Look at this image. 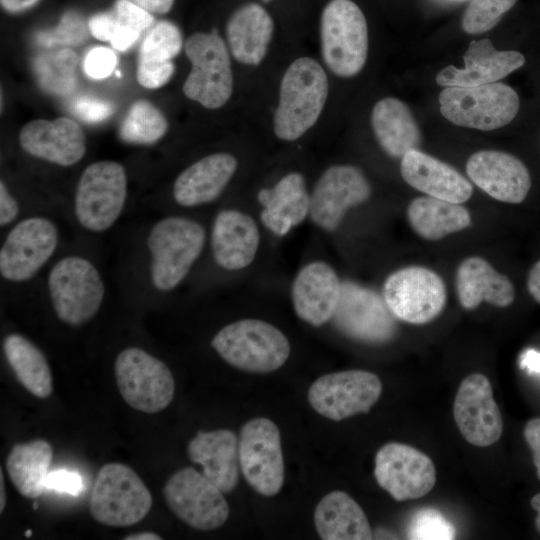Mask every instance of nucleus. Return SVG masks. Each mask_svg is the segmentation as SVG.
<instances>
[{
	"label": "nucleus",
	"mask_w": 540,
	"mask_h": 540,
	"mask_svg": "<svg viewBox=\"0 0 540 540\" xmlns=\"http://www.w3.org/2000/svg\"><path fill=\"white\" fill-rule=\"evenodd\" d=\"M328 95V79L313 58L302 57L290 64L283 75L274 132L282 140L301 137L318 120Z\"/></svg>",
	"instance_id": "nucleus-1"
},
{
	"label": "nucleus",
	"mask_w": 540,
	"mask_h": 540,
	"mask_svg": "<svg viewBox=\"0 0 540 540\" xmlns=\"http://www.w3.org/2000/svg\"><path fill=\"white\" fill-rule=\"evenodd\" d=\"M212 347L231 366L249 373L266 374L279 369L290 355L286 336L258 319H242L223 327Z\"/></svg>",
	"instance_id": "nucleus-2"
},
{
	"label": "nucleus",
	"mask_w": 540,
	"mask_h": 540,
	"mask_svg": "<svg viewBox=\"0 0 540 540\" xmlns=\"http://www.w3.org/2000/svg\"><path fill=\"white\" fill-rule=\"evenodd\" d=\"M204 243L205 231L196 221L178 216L158 221L147 238L153 286L159 291L174 289L200 256Z\"/></svg>",
	"instance_id": "nucleus-3"
},
{
	"label": "nucleus",
	"mask_w": 540,
	"mask_h": 540,
	"mask_svg": "<svg viewBox=\"0 0 540 540\" xmlns=\"http://www.w3.org/2000/svg\"><path fill=\"white\" fill-rule=\"evenodd\" d=\"M322 57L337 76L349 78L364 67L368 54L366 18L351 0H331L320 22Z\"/></svg>",
	"instance_id": "nucleus-4"
},
{
	"label": "nucleus",
	"mask_w": 540,
	"mask_h": 540,
	"mask_svg": "<svg viewBox=\"0 0 540 540\" xmlns=\"http://www.w3.org/2000/svg\"><path fill=\"white\" fill-rule=\"evenodd\" d=\"M440 113L462 127L491 131L509 124L520 100L510 86L494 82L472 87L450 86L439 94Z\"/></svg>",
	"instance_id": "nucleus-5"
},
{
	"label": "nucleus",
	"mask_w": 540,
	"mask_h": 540,
	"mask_svg": "<svg viewBox=\"0 0 540 540\" xmlns=\"http://www.w3.org/2000/svg\"><path fill=\"white\" fill-rule=\"evenodd\" d=\"M152 495L129 466L107 463L97 473L90 496L95 521L111 527L131 526L146 517Z\"/></svg>",
	"instance_id": "nucleus-6"
},
{
	"label": "nucleus",
	"mask_w": 540,
	"mask_h": 540,
	"mask_svg": "<svg viewBox=\"0 0 540 540\" xmlns=\"http://www.w3.org/2000/svg\"><path fill=\"white\" fill-rule=\"evenodd\" d=\"M48 289L58 319L70 326L91 320L105 295L97 268L80 256H67L55 263L48 275Z\"/></svg>",
	"instance_id": "nucleus-7"
},
{
	"label": "nucleus",
	"mask_w": 540,
	"mask_h": 540,
	"mask_svg": "<svg viewBox=\"0 0 540 540\" xmlns=\"http://www.w3.org/2000/svg\"><path fill=\"white\" fill-rule=\"evenodd\" d=\"M191 70L183 84L189 99L208 109L222 107L233 90V75L227 46L215 30L196 32L184 45Z\"/></svg>",
	"instance_id": "nucleus-8"
},
{
	"label": "nucleus",
	"mask_w": 540,
	"mask_h": 540,
	"mask_svg": "<svg viewBox=\"0 0 540 540\" xmlns=\"http://www.w3.org/2000/svg\"><path fill=\"white\" fill-rule=\"evenodd\" d=\"M127 195L124 167L115 161L102 160L86 167L77 184L74 211L85 229L108 230L119 218Z\"/></svg>",
	"instance_id": "nucleus-9"
},
{
	"label": "nucleus",
	"mask_w": 540,
	"mask_h": 540,
	"mask_svg": "<svg viewBox=\"0 0 540 540\" xmlns=\"http://www.w3.org/2000/svg\"><path fill=\"white\" fill-rule=\"evenodd\" d=\"M114 371L122 398L135 410L154 414L165 409L174 397L175 381L168 366L141 348L122 350Z\"/></svg>",
	"instance_id": "nucleus-10"
},
{
	"label": "nucleus",
	"mask_w": 540,
	"mask_h": 540,
	"mask_svg": "<svg viewBox=\"0 0 540 540\" xmlns=\"http://www.w3.org/2000/svg\"><path fill=\"white\" fill-rule=\"evenodd\" d=\"M383 298L393 315L410 324H425L443 311L446 286L435 271L423 266L401 268L386 279Z\"/></svg>",
	"instance_id": "nucleus-11"
},
{
	"label": "nucleus",
	"mask_w": 540,
	"mask_h": 540,
	"mask_svg": "<svg viewBox=\"0 0 540 540\" xmlns=\"http://www.w3.org/2000/svg\"><path fill=\"white\" fill-rule=\"evenodd\" d=\"M240 470L260 495H277L284 483L281 436L276 424L256 417L243 424L239 437Z\"/></svg>",
	"instance_id": "nucleus-12"
},
{
	"label": "nucleus",
	"mask_w": 540,
	"mask_h": 540,
	"mask_svg": "<svg viewBox=\"0 0 540 540\" xmlns=\"http://www.w3.org/2000/svg\"><path fill=\"white\" fill-rule=\"evenodd\" d=\"M163 495L173 514L191 528L213 530L228 519L229 506L223 492L192 467L172 474L163 487Z\"/></svg>",
	"instance_id": "nucleus-13"
},
{
	"label": "nucleus",
	"mask_w": 540,
	"mask_h": 540,
	"mask_svg": "<svg viewBox=\"0 0 540 540\" xmlns=\"http://www.w3.org/2000/svg\"><path fill=\"white\" fill-rule=\"evenodd\" d=\"M331 319L342 334L365 343H387L397 332V318L383 296L352 281L341 283L340 297Z\"/></svg>",
	"instance_id": "nucleus-14"
},
{
	"label": "nucleus",
	"mask_w": 540,
	"mask_h": 540,
	"mask_svg": "<svg viewBox=\"0 0 540 540\" xmlns=\"http://www.w3.org/2000/svg\"><path fill=\"white\" fill-rule=\"evenodd\" d=\"M382 393L379 377L365 370H346L317 378L308 390L312 408L334 421L367 413Z\"/></svg>",
	"instance_id": "nucleus-15"
},
{
	"label": "nucleus",
	"mask_w": 540,
	"mask_h": 540,
	"mask_svg": "<svg viewBox=\"0 0 540 540\" xmlns=\"http://www.w3.org/2000/svg\"><path fill=\"white\" fill-rule=\"evenodd\" d=\"M58 240V229L51 220L34 216L20 221L1 247V276L11 282L31 279L53 255Z\"/></svg>",
	"instance_id": "nucleus-16"
},
{
	"label": "nucleus",
	"mask_w": 540,
	"mask_h": 540,
	"mask_svg": "<svg viewBox=\"0 0 540 540\" xmlns=\"http://www.w3.org/2000/svg\"><path fill=\"white\" fill-rule=\"evenodd\" d=\"M374 476L396 501L420 498L436 483L432 460L418 449L399 442L386 443L378 450Z\"/></svg>",
	"instance_id": "nucleus-17"
},
{
	"label": "nucleus",
	"mask_w": 540,
	"mask_h": 540,
	"mask_svg": "<svg viewBox=\"0 0 540 540\" xmlns=\"http://www.w3.org/2000/svg\"><path fill=\"white\" fill-rule=\"evenodd\" d=\"M371 186L363 172L351 165L328 168L314 186L309 214L312 221L334 231L347 210L369 199Z\"/></svg>",
	"instance_id": "nucleus-18"
},
{
	"label": "nucleus",
	"mask_w": 540,
	"mask_h": 540,
	"mask_svg": "<svg viewBox=\"0 0 540 540\" xmlns=\"http://www.w3.org/2000/svg\"><path fill=\"white\" fill-rule=\"evenodd\" d=\"M453 414L462 436L474 446H490L502 435V415L493 398L490 381L483 374H470L462 380Z\"/></svg>",
	"instance_id": "nucleus-19"
},
{
	"label": "nucleus",
	"mask_w": 540,
	"mask_h": 540,
	"mask_svg": "<svg viewBox=\"0 0 540 540\" xmlns=\"http://www.w3.org/2000/svg\"><path fill=\"white\" fill-rule=\"evenodd\" d=\"M466 173L481 190L505 203L523 202L531 188V176L526 165L503 151L475 152L466 162Z\"/></svg>",
	"instance_id": "nucleus-20"
},
{
	"label": "nucleus",
	"mask_w": 540,
	"mask_h": 540,
	"mask_svg": "<svg viewBox=\"0 0 540 540\" xmlns=\"http://www.w3.org/2000/svg\"><path fill=\"white\" fill-rule=\"evenodd\" d=\"M19 143L28 154L60 166L79 162L86 151L81 127L67 117L26 123L20 130Z\"/></svg>",
	"instance_id": "nucleus-21"
},
{
	"label": "nucleus",
	"mask_w": 540,
	"mask_h": 540,
	"mask_svg": "<svg viewBox=\"0 0 540 540\" xmlns=\"http://www.w3.org/2000/svg\"><path fill=\"white\" fill-rule=\"evenodd\" d=\"M463 60V68L452 65L443 68L436 76V83L445 87L494 83L521 68L526 61L518 51L497 50L487 38L471 41Z\"/></svg>",
	"instance_id": "nucleus-22"
},
{
	"label": "nucleus",
	"mask_w": 540,
	"mask_h": 540,
	"mask_svg": "<svg viewBox=\"0 0 540 540\" xmlns=\"http://www.w3.org/2000/svg\"><path fill=\"white\" fill-rule=\"evenodd\" d=\"M400 172L408 185L431 197L462 204L473 193L471 183L459 171L419 149L401 158Z\"/></svg>",
	"instance_id": "nucleus-23"
},
{
	"label": "nucleus",
	"mask_w": 540,
	"mask_h": 540,
	"mask_svg": "<svg viewBox=\"0 0 540 540\" xmlns=\"http://www.w3.org/2000/svg\"><path fill=\"white\" fill-rule=\"evenodd\" d=\"M341 282L334 269L324 262L304 266L292 286L296 314L312 326L329 321L340 297Z\"/></svg>",
	"instance_id": "nucleus-24"
},
{
	"label": "nucleus",
	"mask_w": 540,
	"mask_h": 540,
	"mask_svg": "<svg viewBox=\"0 0 540 540\" xmlns=\"http://www.w3.org/2000/svg\"><path fill=\"white\" fill-rule=\"evenodd\" d=\"M187 454L201 465L203 474L223 493L232 492L239 479V439L228 429L199 431L190 440Z\"/></svg>",
	"instance_id": "nucleus-25"
},
{
	"label": "nucleus",
	"mask_w": 540,
	"mask_h": 540,
	"mask_svg": "<svg viewBox=\"0 0 540 540\" xmlns=\"http://www.w3.org/2000/svg\"><path fill=\"white\" fill-rule=\"evenodd\" d=\"M260 241L258 227L247 214L223 210L214 220L211 246L216 263L226 270H240L255 258Z\"/></svg>",
	"instance_id": "nucleus-26"
},
{
	"label": "nucleus",
	"mask_w": 540,
	"mask_h": 540,
	"mask_svg": "<svg viewBox=\"0 0 540 540\" xmlns=\"http://www.w3.org/2000/svg\"><path fill=\"white\" fill-rule=\"evenodd\" d=\"M237 168L231 154L215 153L190 165L173 185L175 201L192 207L215 200L224 190Z\"/></svg>",
	"instance_id": "nucleus-27"
},
{
	"label": "nucleus",
	"mask_w": 540,
	"mask_h": 540,
	"mask_svg": "<svg viewBox=\"0 0 540 540\" xmlns=\"http://www.w3.org/2000/svg\"><path fill=\"white\" fill-rule=\"evenodd\" d=\"M455 286L459 303L466 310H473L482 302L507 307L515 298L514 286L509 278L478 256L468 257L459 264Z\"/></svg>",
	"instance_id": "nucleus-28"
},
{
	"label": "nucleus",
	"mask_w": 540,
	"mask_h": 540,
	"mask_svg": "<svg viewBox=\"0 0 540 540\" xmlns=\"http://www.w3.org/2000/svg\"><path fill=\"white\" fill-rule=\"evenodd\" d=\"M273 29V20L261 5L248 3L239 7L226 26L233 57L245 65L260 64L267 53Z\"/></svg>",
	"instance_id": "nucleus-29"
},
{
	"label": "nucleus",
	"mask_w": 540,
	"mask_h": 540,
	"mask_svg": "<svg viewBox=\"0 0 540 540\" xmlns=\"http://www.w3.org/2000/svg\"><path fill=\"white\" fill-rule=\"evenodd\" d=\"M258 201L264 206L261 221L277 235L287 234L309 213L310 197L299 173H289L271 189H261Z\"/></svg>",
	"instance_id": "nucleus-30"
},
{
	"label": "nucleus",
	"mask_w": 540,
	"mask_h": 540,
	"mask_svg": "<svg viewBox=\"0 0 540 540\" xmlns=\"http://www.w3.org/2000/svg\"><path fill=\"white\" fill-rule=\"evenodd\" d=\"M182 34L172 22H157L144 38L137 62L138 83L149 89L165 85L174 73L172 59L181 51Z\"/></svg>",
	"instance_id": "nucleus-31"
},
{
	"label": "nucleus",
	"mask_w": 540,
	"mask_h": 540,
	"mask_svg": "<svg viewBox=\"0 0 540 540\" xmlns=\"http://www.w3.org/2000/svg\"><path fill=\"white\" fill-rule=\"evenodd\" d=\"M371 125L378 143L393 158H402L421 145L418 123L408 105L400 99L379 100L372 110Z\"/></svg>",
	"instance_id": "nucleus-32"
},
{
	"label": "nucleus",
	"mask_w": 540,
	"mask_h": 540,
	"mask_svg": "<svg viewBox=\"0 0 540 540\" xmlns=\"http://www.w3.org/2000/svg\"><path fill=\"white\" fill-rule=\"evenodd\" d=\"M314 523L324 540H369L373 533L360 505L343 491L326 494L317 504Z\"/></svg>",
	"instance_id": "nucleus-33"
},
{
	"label": "nucleus",
	"mask_w": 540,
	"mask_h": 540,
	"mask_svg": "<svg viewBox=\"0 0 540 540\" xmlns=\"http://www.w3.org/2000/svg\"><path fill=\"white\" fill-rule=\"evenodd\" d=\"M407 218L414 232L426 240H439L471 225L466 207L431 196L413 199L407 208Z\"/></svg>",
	"instance_id": "nucleus-34"
},
{
	"label": "nucleus",
	"mask_w": 540,
	"mask_h": 540,
	"mask_svg": "<svg viewBox=\"0 0 540 540\" xmlns=\"http://www.w3.org/2000/svg\"><path fill=\"white\" fill-rule=\"evenodd\" d=\"M154 23L152 13L129 0H116L109 12L93 15L88 20L92 36L109 41L119 50H127Z\"/></svg>",
	"instance_id": "nucleus-35"
},
{
	"label": "nucleus",
	"mask_w": 540,
	"mask_h": 540,
	"mask_svg": "<svg viewBox=\"0 0 540 540\" xmlns=\"http://www.w3.org/2000/svg\"><path fill=\"white\" fill-rule=\"evenodd\" d=\"M52 459L53 448L44 439L17 443L12 447L6 459V470L22 496L36 498L43 493Z\"/></svg>",
	"instance_id": "nucleus-36"
},
{
	"label": "nucleus",
	"mask_w": 540,
	"mask_h": 540,
	"mask_svg": "<svg viewBox=\"0 0 540 540\" xmlns=\"http://www.w3.org/2000/svg\"><path fill=\"white\" fill-rule=\"evenodd\" d=\"M5 357L20 384L32 395L47 398L53 390L49 363L28 338L12 333L3 342Z\"/></svg>",
	"instance_id": "nucleus-37"
},
{
	"label": "nucleus",
	"mask_w": 540,
	"mask_h": 540,
	"mask_svg": "<svg viewBox=\"0 0 540 540\" xmlns=\"http://www.w3.org/2000/svg\"><path fill=\"white\" fill-rule=\"evenodd\" d=\"M168 123L162 112L146 100L132 104L120 128V138L132 144H152L162 138Z\"/></svg>",
	"instance_id": "nucleus-38"
},
{
	"label": "nucleus",
	"mask_w": 540,
	"mask_h": 540,
	"mask_svg": "<svg viewBox=\"0 0 540 540\" xmlns=\"http://www.w3.org/2000/svg\"><path fill=\"white\" fill-rule=\"evenodd\" d=\"M516 2L517 0H471L462 16L463 31L474 35L491 30Z\"/></svg>",
	"instance_id": "nucleus-39"
},
{
	"label": "nucleus",
	"mask_w": 540,
	"mask_h": 540,
	"mask_svg": "<svg viewBox=\"0 0 540 540\" xmlns=\"http://www.w3.org/2000/svg\"><path fill=\"white\" fill-rule=\"evenodd\" d=\"M455 535L454 526L434 508L416 511L407 528V537L413 540H450Z\"/></svg>",
	"instance_id": "nucleus-40"
},
{
	"label": "nucleus",
	"mask_w": 540,
	"mask_h": 540,
	"mask_svg": "<svg viewBox=\"0 0 540 540\" xmlns=\"http://www.w3.org/2000/svg\"><path fill=\"white\" fill-rule=\"evenodd\" d=\"M117 64L115 53L106 47H96L85 56L83 63L85 73L94 79L109 76Z\"/></svg>",
	"instance_id": "nucleus-41"
},
{
	"label": "nucleus",
	"mask_w": 540,
	"mask_h": 540,
	"mask_svg": "<svg viewBox=\"0 0 540 540\" xmlns=\"http://www.w3.org/2000/svg\"><path fill=\"white\" fill-rule=\"evenodd\" d=\"M74 111L83 121L95 123L109 117L114 112V107L107 101L81 97L75 101Z\"/></svg>",
	"instance_id": "nucleus-42"
},
{
	"label": "nucleus",
	"mask_w": 540,
	"mask_h": 540,
	"mask_svg": "<svg viewBox=\"0 0 540 540\" xmlns=\"http://www.w3.org/2000/svg\"><path fill=\"white\" fill-rule=\"evenodd\" d=\"M45 487L49 490L76 496L83 490V481L81 476L76 472L56 470L49 472Z\"/></svg>",
	"instance_id": "nucleus-43"
},
{
	"label": "nucleus",
	"mask_w": 540,
	"mask_h": 540,
	"mask_svg": "<svg viewBox=\"0 0 540 540\" xmlns=\"http://www.w3.org/2000/svg\"><path fill=\"white\" fill-rule=\"evenodd\" d=\"M524 437L532 451L537 477L540 480V417L533 418L526 423Z\"/></svg>",
	"instance_id": "nucleus-44"
},
{
	"label": "nucleus",
	"mask_w": 540,
	"mask_h": 540,
	"mask_svg": "<svg viewBox=\"0 0 540 540\" xmlns=\"http://www.w3.org/2000/svg\"><path fill=\"white\" fill-rule=\"evenodd\" d=\"M19 213V205L10 194L4 181L0 182V225L11 223Z\"/></svg>",
	"instance_id": "nucleus-45"
},
{
	"label": "nucleus",
	"mask_w": 540,
	"mask_h": 540,
	"mask_svg": "<svg viewBox=\"0 0 540 540\" xmlns=\"http://www.w3.org/2000/svg\"><path fill=\"white\" fill-rule=\"evenodd\" d=\"M519 366L530 374H540V352L535 349H526L520 355Z\"/></svg>",
	"instance_id": "nucleus-46"
},
{
	"label": "nucleus",
	"mask_w": 540,
	"mask_h": 540,
	"mask_svg": "<svg viewBox=\"0 0 540 540\" xmlns=\"http://www.w3.org/2000/svg\"><path fill=\"white\" fill-rule=\"evenodd\" d=\"M150 13L165 14L170 11L174 0H129Z\"/></svg>",
	"instance_id": "nucleus-47"
},
{
	"label": "nucleus",
	"mask_w": 540,
	"mask_h": 540,
	"mask_svg": "<svg viewBox=\"0 0 540 540\" xmlns=\"http://www.w3.org/2000/svg\"><path fill=\"white\" fill-rule=\"evenodd\" d=\"M527 289L534 300L540 304V260L531 267L528 273Z\"/></svg>",
	"instance_id": "nucleus-48"
},
{
	"label": "nucleus",
	"mask_w": 540,
	"mask_h": 540,
	"mask_svg": "<svg viewBox=\"0 0 540 540\" xmlns=\"http://www.w3.org/2000/svg\"><path fill=\"white\" fill-rule=\"evenodd\" d=\"M38 1L39 0H0L2 8L10 13L25 11L37 4Z\"/></svg>",
	"instance_id": "nucleus-49"
},
{
	"label": "nucleus",
	"mask_w": 540,
	"mask_h": 540,
	"mask_svg": "<svg viewBox=\"0 0 540 540\" xmlns=\"http://www.w3.org/2000/svg\"><path fill=\"white\" fill-rule=\"evenodd\" d=\"M158 534L153 532L133 533L125 537V540H161Z\"/></svg>",
	"instance_id": "nucleus-50"
},
{
	"label": "nucleus",
	"mask_w": 540,
	"mask_h": 540,
	"mask_svg": "<svg viewBox=\"0 0 540 540\" xmlns=\"http://www.w3.org/2000/svg\"><path fill=\"white\" fill-rule=\"evenodd\" d=\"M532 508L538 512V515L535 519V525L537 530L540 532V493L534 495L530 501Z\"/></svg>",
	"instance_id": "nucleus-51"
},
{
	"label": "nucleus",
	"mask_w": 540,
	"mask_h": 540,
	"mask_svg": "<svg viewBox=\"0 0 540 540\" xmlns=\"http://www.w3.org/2000/svg\"><path fill=\"white\" fill-rule=\"evenodd\" d=\"M0 491H1V495H0V513H2L4 507H5V504H6V493H5V485H4V477H3V472H2V469H0Z\"/></svg>",
	"instance_id": "nucleus-52"
},
{
	"label": "nucleus",
	"mask_w": 540,
	"mask_h": 540,
	"mask_svg": "<svg viewBox=\"0 0 540 540\" xmlns=\"http://www.w3.org/2000/svg\"><path fill=\"white\" fill-rule=\"evenodd\" d=\"M31 534H32L31 530H27V531L25 532V536H26V537H30Z\"/></svg>",
	"instance_id": "nucleus-53"
},
{
	"label": "nucleus",
	"mask_w": 540,
	"mask_h": 540,
	"mask_svg": "<svg viewBox=\"0 0 540 540\" xmlns=\"http://www.w3.org/2000/svg\"><path fill=\"white\" fill-rule=\"evenodd\" d=\"M34 509L38 508V505L37 503H34V506H33Z\"/></svg>",
	"instance_id": "nucleus-54"
},
{
	"label": "nucleus",
	"mask_w": 540,
	"mask_h": 540,
	"mask_svg": "<svg viewBox=\"0 0 540 540\" xmlns=\"http://www.w3.org/2000/svg\"><path fill=\"white\" fill-rule=\"evenodd\" d=\"M264 2H269L270 0H263Z\"/></svg>",
	"instance_id": "nucleus-55"
}]
</instances>
